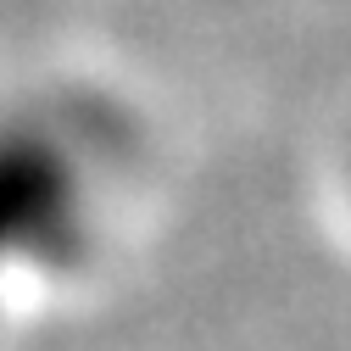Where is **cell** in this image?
Returning a JSON list of instances; mask_svg holds the SVG:
<instances>
[{"label": "cell", "instance_id": "cell-1", "mask_svg": "<svg viewBox=\"0 0 351 351\" xmlns=\"http://www.w3.org/2000/svg\"><path fill=\"white\" fill-rule=\"evenodd\" d=\"M78 190L67 184L62 162L39 145L0 151V279L12 256H28V268L56 262L62 245L78 240Z\"/></svg>", "mask_w": 351, "mask_h": 351}]
</instances>
